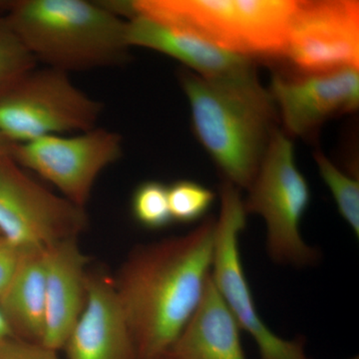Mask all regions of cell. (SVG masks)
Wrapping results in <instances>:
<instances>
[{
    "instance_id": "cell-1",
    "label": "cell",
    "mask_w": 359,
    "mask_h": 359,
    "mask_svg": "<svg viewBox=\"0 0 359 359\" xmlns=\"http://www.w3.org/2000/svg\"><path fill=\"white\" fill-rule=\"evenodd\" d=\"M216 224L135 248L113 276L139 359L167 353L199 306L214 263Z\"/></svg>"
},
{
    "instance_id": "cell-2",
    "label": "cell",
    "mask_w": 359,
    "mask_h": 359,
    "mask_svg": "<svg viewBox=\"0 0 359 359\" xmlns=\"http://www.w3.org/2000/svg\"><path fill=\"white\" fill-rule=\"evenodd\" d=\"M179 79L198 140L226 182L238 190L249 188L276 131L275 101L255 68L222 78L183 69Z\"/></svg>"
},
{
    "instance_id": "cell-3",
    "label": "cell",
    "mask_w": 359,
    "mask_h": 359,
    "mask_svg": "<svg viewBox=\"0 0 359 359\" xmlns=\"http://www.w3.org/2000/svg\"><path fill=\"white\" fill-rule=\"evenodd\" d=\"M6 16L45 67L69 74L116 67L128 60L126 20L101 2L14 0Z\"/></svg>"
},
{
    "instance_id": "cell-4",
    "label": "cell",
    "mask_w": 359,
    "mask_h": 359,
    "mask_svg": "<svg viewBox=\"0 0 359 359\" xmlns=\"http://www.w3.org/2000/svg\"><path fill=\"white\" fill-rule=\"evenodd\" d=\"M142 14L241 55L282 57L294 0H133Z\"/></svg>"
},
{
    "instance_id": "cell-5",
    "label": "cell",
    "mask_w": 359,
    "mask_h": 359,
    "mask_svg": "<svg viewBox=\"0 0 359 359\" xmlns=\"http://www.w3.org/2000/svg\"><path fill=\"white\" fill-rule=\"evenodd\" d=\"M248 190L245 212L264 219L269 257L276 264L295 268L316 264L320 252L306 244L301 233L311 190L295 164L294 144L282 132L276 130L271 137Z\"/></svg>"
},
{
    "instance_id": "cell-6",
    "label": "cell",
    "mask_w": 359,
    "mask_h": 359,
    "mask_svg": "<svg viewBox=\"0 0 359 359\" xmlns=\"http://www.w3.org/2000/svg\"><path fill=\"white\" fill-rule=\"evenodd\" d=\"M102 104L63 71L33 69L0 98V133L14 144L96 128Z\"/></svg>"
},
{
    "instance_id": "cell-7",
    "label": "cell",
    "mask_w": 359,
    "mask_h": 359,
    "mask_svg": "<svg viewBox=\"0 0 359 359\" xmlns=\"http://www.w3.org/2000/svg\"><path fill=\"white\" fill-rule=\"evenodd\" d=\"M247 223L240 190L224 182L221 187V212L216 224L212 278L241 330L252 337L259 359H309L306 339H285L271 332L262 320L252 299L240 252V236Z\"/></svg>"
},
{
    "instance_id": "cell-8",
    "label": "cell",
    "mask_w": 359,
    "mask_h": 359,
    "mask_svg": "<svg viewBox=\"0 0 359 359\" xmlns=\"http://www.w3.org/2000/svg\"><path fill=\"white\" fill-rule=\"evenodd\" d=\"M85 209L45 188L13 157L0 163V235L21 250L47 249L78 238Z\"/></svg>"
},
{
    "instance_id": "cell-9",
    "label": "cell",
    "mask_w": 359,
    "mask_h": 359,
    "mask_svg": "<svg viewBox=\"0 0 359 359\" xmlns=\"http://www.w3.org/2000/svg\"><path fill=\"white\" fill-rule=\"evenodd\" d=\"M122 153L119 134L94 128L74 136L58 135L15 144L13 159L85 209L99 175L117 162Z\"/></svg>"
},
{
    "instance_id": "cell-10",
    "label": "cell",
    "mask_w": 359,
    "mask_h": 359,
    "mask_svg": "<svg viewBox=\"0 0 359 359\" xmlns=\"http://www.w3.org/2000/svg\"><path fill=\"white\" fill-rule=\"evenodd\" d=\"M282 57L302 74L358 69V1H299Z\"/></svg>"
},
{
    "instance_id": "cell-11",
    "label": "cell",
    "mask_w": 359,
    "mask_h": 359,
    "mask_svg": "<svg viewBox=\"0 0 359 359\" xmlns=\"http://www.w3.org/2000/svg\"><path fill=\"white\" fill-rule=\"evenodd\" d=\"M269 93L289 133L306 136L334 116L358 110V69L276 74Z\"/></svg>"
},
{
    "instance_id": "cell-12",
    "label": "cell",
    "mask_w": 359,
    "mask_h": 359,
    "mask_svg": "<svg viewBox=\"0 0 359 359\" xmlns=\"http://www.w3.org/2000/svg\"><path fill=\"white\" fill-rule=\"evenodd\" d=\"M87 302L62 351L67 359H139L110 276L87 273Z\"/></svg>"
},
{
    "instance_id": "cell-13",
    "label": "cell",
    "mask_w": 359,
    "mask_h": 359,
    "mask_svg": "<svg viewBox=\"0 0 359 359\" xmlns=\"http://www.w3.org/2000/svg\"><path fill=\"white\" fill-rule=\"evenodd\" d=\"M89 257L78 238L62 241L45 252V330L42 344L62 351L87 302Z\"/></svg>"
},
{
    "instance_id": "cell-14",
    "label": "cell",
    "mask_w": 359,
    "mask_h": 359,
    "mask_svg": "<svg viewBox=\"0 0 359 359\" xmlns=\"http://www.w3.org/2000/svg\"><path fill=\"white\" fill-rule=\"evenodd\" d=\"M130 48L142 47L176 59L205 78H222L254 67L252 58L221 48L176 26L133 13L126 20Z\"/></svg>"
},
{
    "instance_id": "cell-15",
    "label": "cell",
    "mask_w": 359,
    "mask_h": 359,
    "mask_svg": "<svg viewBox=\"0 0 359 359\" xmlns=\"http://www.w3.org/2000/svg\"><path fill=\"white\" fill-rule=\"evenodd\" d=\"M241 330L211 276L199 306L167 353L173 359H247Z\"/></svg>"
},
{
    "instance_id": "cell-16",
    "label": "cell",
    "mask_w": 359,
    "mask_h": 359,
    "mask_svg": "<svg viewBox=\"0 0 359 359\" xmlns=\"http://www.w3.org/2000/svg\"><path fill=\"white\" fill-rule=\"evenodd\" d=\"M45 252L22 250L15 273L0 295V313L13 335L40 344L45 330Z\"/></svg>"
},
{
    "instance_id": "cell-17",
    "label": "cell",
    "mask_w": 359,
    "mask_h": 359,
    "mask_svg": "<svg viewBox=\"0 0 359 359\" xmlns=\"http://www.w3.org/2000/svg\"><path fill=\"white\" fill-rule=\"evenodd\" d=\"M36 65L6 16H0V98L35 69Z\"/></svg>"
},
{
    "instance_id": "cell-18",
    "label": "cell",
    "mask_w": 359,
    "mask_h": 359,
    "mask_svg": "<svg viewBox=\"0 0 359 359\" xmlns=\"http://www.w3.org/2000/svg\"><path fill=\"white\" fill-rule=\"evenodd\" d=\"M318 171L335 201L342 219L359 237V181L340 171L321 153L316 154Z\"/></svg>"
},
{
    "instance_id": "cell-19",
    "label": "cell",
    "mask_w": 359,
    "mask_h": 359,
    "mask_svg": "<svg viewBox=\"0 0 359 359\" xmlns=\"http://www.w3.org/2000/svg\"><path fill=\"white\" fill-rule=\"evenodd\" d=\"M132 215L137 223L148 230H163L173 223L168 200V186L146 181L135 189L131 200Z\"/></svg>"
},
{
    "instance_id": "cell-20",
    "label": "cell",
    "mask_w": 359,
    "mask_h": 359,
    "mask_svg": "<svg viewBox=\"0 0 359 359\" xmlns=\"http://www.w3.org/2000/svg\"><path fill=\"white\" fill-rule=\"evenodd\" d=\"M216 195L207 187L190 180H179L168 186V200L173 222L191 224L204 218Z\"/></svg>"
},
{
    "instance_id": "cell-21",
    "label": "cell",
    "mask_w": 359,
    "mask_h": 359,
    "mask_svg": "<svg viewBox=\"0 0 359 359\" xmlns=\"http://www.w3.org/2000/svg\"><path fill=\"white\" fill-rule=\"evenodd\" d=\"M59 351L40 342L9 335L0 339V359H62Z\"/></svg>"
},
{
    "instance_id": "cell-22",
    "label": "cell",
    "mask_w": 359,
    "mask_h": 359,
    "mask_svg": "<svg viewBox=\"0 0 359 359\" xmlns=\"http://www.w3.org/2000/svg\"><path fill=\"white\" fill-rule=\"evenodd\" d=\"M22 250L0 235V295L15 273Z\"/></svg>"
},
{
    "instance_id": "cell-23",
    "label": "cell",
    "mask_w": 359,
    "mask_h": 359,
    "mask_svg": "<svg viewBox=\"0 0 359 359\" xmlns=\"http://www.w3.org/2000/svg\"><path fill=\"white\" fill-rule=\"evenodd\" d=\"M15 144L7 140L6 137L0 133V163L7 158L13 157V148Z\"/></svg>"
},
{
    "instance_id": "cell-24",
    "label": "cell",
    "mask_w": 359,
    "mask_h": 359,
    "mask_svg": "<svg viewBox=\"0 0 359 359\" xmlns=\"http://www.w3.org/2000/svg\"><path fill=\"white\" fill-rule=\"evenodd\" d=\"M9 335H13V332H11V328H9L6 320L0 313V339L9 337Z\"/></svg>"
},
{
    "instance_id": "cell-25",
    "label": "cell",
    "mask_w": 359,
    "mask_h": 359,
    "mask_svg": "<svg viewBox=\"0 0 359 359\" xmlns=\"http://www.w3.org/2000/svg\"><path fill=\"white\" fill-rule=\"evenodd\" d=\"M13 1H6V0H0V16L6 15L11 8Z\"/></svg>"
},
{
    "instance_id": "cell-26",
    "label": "cell",
    "mask_w": 359,
    "mask_h": 359,
    "mask_svg": "<svg viewBox=\"0 0 359 359\" xmlns=\"http://www.w3.org/2000/svg\"><path fill=\"white\" fill-rule=\"evenodd\" d=\"M153 359H173L171 358V356L169 355L168 353L163 354V355L158 356V358H155Z\"/></svg>"
},
{
    "instance_id": "cell-27",
    "label": "cell",
    "mask_w": 359,
    "mask_h": 359,
    "mask_svg": "<svg viewBox=\"0 0 359 359\" xmlns=\"http://www.w3.org/2000/svg\"><path fill=\"white\" fill-rule=\"evenodd\" d=\"M349 359H359V358H358V356H353V358H351Z\"/></svg>"
}]
</instances>
